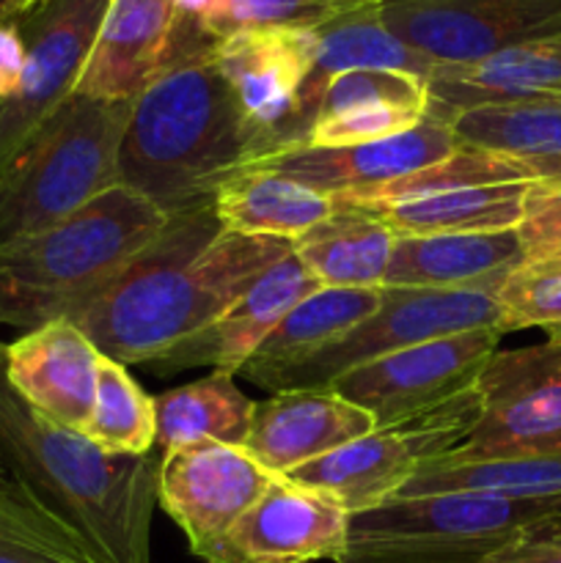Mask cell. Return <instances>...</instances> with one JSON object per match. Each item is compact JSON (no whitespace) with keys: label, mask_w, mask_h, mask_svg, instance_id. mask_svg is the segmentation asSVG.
Instances as JSON below:
<instances>
[{"label":"cell","mask_w":561,"mask_h":563,"mask_svg":"<svg viewBox=\"0 0 561 563\" xmlns=\"http://www.w3.org/2000/svg\"><path fill=\"white\" fill-rule=\"evenodd\" d=\"M517 234L528 262L561 258V185L534 181Z\"/></svg>","instance_id":"36"},{"label":"cell","mask_w":561,"mask_h":563,"mask_svg":"<svg viewBox=\"0 0 561 563\" xmlns=\"http://www.w3.org/2000/svg\"><path fill=\"white\" fill-rule=\"evenodd\" d=\"M482 416L476 385L427 412L405 418L286 473L289 482L339 504L346 515L377 509L394 498L418 467L465 443Z\"/></svg>","instance_id":"7"},{"label":"cell","mask_w":561,"mask_h":563,"mask_svg":"<svg viewBox=\"0 0 561 563\" xmlns=\"http://www.w3.org/2000/svg\"><path fill=\"white\" fill-rule=\"evenodd\" d=\"M44 3H50V0H9V22L31 14V11H36L38 5H44Z\"/></svg>","instance_id":"40"},{"label":"cell","mask_w":561,"mask_h":563,"mask_svg":"<svg viewBox=\"0 0 561 563\" xmlns=\"http://www.w3.org/2000/svg\"><path fill=\"white\" fill-rule=\"evenodd\" d=\"M383 300V289H336L322 286L306 300L297 302L273 333L262 341L251 361L240 368L248 383L264 385L273 374L306 361L322 346L333 344L350 333L355 324L372 317Z\"/></svg>","instance_id":"29"},{"label":"cell","mask_w":561,"mask_h":563,"mask_svg":"<svg viewBox=\"0 0 561 563\" xmlns=\"http://www.w3.org/2000/svg\"><path fill=\"white\" fill-rule=\"evenodd\" d=\"M0 22H9V0H0Z\"/></svg>","instance_id":"43"},{"label":"cell","mask_w":561,"mask_h":563,"mask_svg":"<svg viewBox=\"0 0 561 563\" xmlns=\"http://www.w3.org/2000/svg\"><path fill=\"white\" fill-rule=\"evenodd\" d=\"M108 5L110 0H50L14 20L25 38V69L14 97L0 102V174L75 93Z\"/></svg>","instance_id":"11"},{"label":"cell","mask_w":561,"mask_h":563,"mask_svg":"<svg viewBox=\"0 0 561 563\" xmlns=\"http://www.w3.org/2000/svg\"><path fill=\"white\" fill-rule=\"evenodd\" d=\"M256 401L248 399L234 383V374L212 372L182 388L165 390L154 399L157 445L163 451L215 440L245 445Z\"/></svg>","instance_id":"30"},{"label":"cell","mask_w":561,"mask_h":563,"mask_svg":"<svg viewBox=\"0 0 561 563\" xmlns=\"http://www.w3.org/2000/svg\"><path fill=\"white\" fill-rule=\"evenodd\" d=\"M339 9H358V5H383L388 0H336Z\"/></svg>","instance_id":"41"},{"label":"cell","mask_w":561,"mask_h":563,"mask_svg":"<svg viewBox=\"0 0 561 563\" xmlns=\"http://www.w3.org/2000/svg\"><path fill=\"white\" fill-rule=\"evenodd\" d=\"M374 429V418L333 388L278 390L256 405L242 449L267 473L286 476Z\"/></svg>","instance_id":"19"},{"label":"cell","mask_w":561,"mask_h":563,"mask_svg":"<svg viewBox=\"0 0 561 563\" xmlns=\"http://www.w3.org/2000/svg\"><path fill=\"white\" fill-rule=\"evenodd\" d=\"M443 493H487L506 498H561L559 454L498 456V460H435L394 498H424Z\"/></svg>","instance_id":"31"},{"label":"cell","mask_w":561,"mask_h":563,"mask_svg":"<svg viewBox=\"0 0 561 563\" xmlns=\"http://www.w3.org/2000/svg\"><path fill=\"white\" fill-rule=\"evenodd\" d=\"M339 11L336 0H215L204 27L220 42L262 27H319Z\"/></svg>","instance_id":"35"},{"label":"cell","mask_w":561,"mask_h":563,"mask_svg":"<svg viewBox=\"0 0 561 563\" xmlns=\"http://www.w3.org/2000/svg\"><path fill=\"white\" fill-rule=\"evenodd\" d=\"M317 289H322V284L308 273L295 253H289L273 264L245 295L237 297L215 322L146 366L157 374H176L201 366L223 374H240L262 341L273 333L275 324Z\"/></svg>","instance_id":"16"},{"label":"cell","mask_w":561,"mask_h":563,"mask_svg":"<svg viewBox=\"0 0 561 563\" xmlns=\"http://www.w3.org/2000/svg\"><path fill=\"white\" fill-rule=\"evenodd\" d=\"M174 20L170 0H110L75 91L132 102L160 69Z\"/></svg>","instance_id":"23"},{"label":"cell","mask_w":561,"mask_h":563,"mask_svg":"<svg viewBox=\"0 0 561 563\" xmlns=\"http://www.w3.org/2000/svg\"><path fill=\"white\" fill-rule=\"evenodd\" d=\"M218 38L176 36L132 99L119 148V185L168 218L212 201L231 174L267 154L215 60Z\"/></svg>","instance_id":"2"},{"label":"cell","mask_w":561,"mask_h":563,"mask_svg":"<svg viewBox=\"0 0 561 563\" xmlns=\"http://www.w3.org/2000/svg\"><path fill=\"white\" fill-rule=\"evenodd\" d=\"M77 432L113 454L146 456L157 443L154 399L143 394L127 366L102 355L97 374L94 407Z\"/></svg>","instance_id":"33"},{"label":"cell","mask_w":561,"mask_h":563,"mask_svg":"<svg viewBox=\"0 0 561 563\" xmlns=\"http://www.w3.org/2000/svg\"><path fill=\"white\" fill-rule=\"evenodd\" d=\"M292 242L226 231L212 201L168 218L157 240L72 322L121 366L152 363L245 295Z\"/></svg>","instance_id":"1"},{"label":"cell","mask_w":561,"mask_h":563,"mask_svg":"<svg viewBox=\"0 0 561 563\" xmlns=\"http://www.w3.org/2000/svg\"><path fill=\"white\" fill-rule=\"evenodd\" d=\"M132 102L72 93L0 174V247L28 240L119 185Z\"/></svg>","instance_id":"5"},{"label":"cell","mask_w":561,"mask_h":563,"mask_svg":"<svg viewBox=\"0 0 561 563\" xmlns=\"http://www.w3.org/2000/svg\"><path fill=\"white\" fill-rule=\"evenodd\" d=\"M25 69V38L16 22H0V102L14 97Z\"/></svg>","instance_id":"38"},{"label":"cell","mask_w":561,"mask_h":563,"mask_svg":"<svg viewBox=\"0 0 561 563\" xmlns=\"http://www.w3.org/2000/svg\"><path fill=\"white\" fill-rule=\"evenodd\" d=\"M484 563H561V528L517 539Z\"/></svg>","instance_id":"37"},{"label":"cell","mask_w":561,"mask_h":563,"mask_svg":"<svg viewBox=\"0 0 561 563\" xmlns=\"http://www.w3.org/2000/svg\"><path fill=\"white\" fill-rule=\"evenodd\" d=\"M212 207L226 231L295 242L333 212L336 198L273 170L242 168L215 190Z\"/></svg>","instance_id":"28"},{"label":"cell","mask_w":561,"mask_h":563,"mask_svg":"<svg viewBox=\"0 0 561 563\" xmlns=\"http://www.w3.org/2000/svg\"><path fill=\"white\" fill-rule=\"evenodd\" d=\"M99 361L102 352L72 319H53L3 346V377L38 416L77 432L94 407Z\"/></svg>","instance_id":"17"},{"label":"cell","mask_w":561,"mask_h":563,"mask_svg":"<svg viewBox=\"0 0 561 563\" xmlns=\"http://www.w3.org/2000/svg\"><path fill=\"white\" fill-rule=\"evenodd\" d=\"M501 306V333L539 328L561 344V258L522 262L495 291Z\"/></svg>","instance_id":"34"},{"label":"cell","mask_w":561,"mask_h":563,"mask_svg":"<svg viewBox=\"0 0 561 563\" xmlns=\"http://www.w3.org/2000/svg\"><path fill=\"white\" fill-rule=\"evenodd\" d=\"M526 262L517 229L482 234L396 236L385 286L435 291H498Z\"/></svg>","instance_id":"21"},{"label":"cell","mask_w":561,"mask_h":563,"mask_svg":"<svg viewBox=\"0 0 561 563\" xmlns=\"http://www.w3.org/2000/svg\"><path fill=\"white\" fill-rule=\"evenodd\" d=\"M215 0H170L174 5V16H182V20H201L209 14Z\"/></svg>","instance_id":"39"},{"label":"cell","mask_w":561,"mask_h":563,"mask_svg":"<svg viewBox=\"0 0 561 563\" xmlns=\"http://www.w3.org/2000/svg\"><path fill=\"white\" fill-rule=\"evenodd\" d=\"M460 148L449 121L427 115L418 126L383 141L358 146L314 148L292 146L267 154L245 168H264L289 176L311 190L333 198H358L377 187L429 168Z\"/></svg>","instance_id":"15"},{"label":"cell","mask_w":561,"mask_h":563,"mask_svg":"<svg viewBox=\"0 0 561 563\" xmlns=\"http://www.w3.org/2000/svg\"><path fill=\"white\" fill-rule=\"evenodd\" d=\"M451 130L462 146L498 154L534 181L561 185V99L462 110Z\"/></svg>","instance_id":"27"},{"label":"cell","mask_w":561,"mask_h":563,"mask_svg":"<svg viewBox=\"0 0 561 563\" xmlns=\"http://www.w3.org/2000/svg\"><path fill=\"white\" fill-rule=\"evenodd\" d=\"M501 335L487 328L424 341L341 374L330 388L366 410L377 427H391L473 388Z\"/></svg>","instance_id":"12"},{"label":"cell","mask_w":561,"mask_h":563,"mask_svg":"<svg viewBox=\"0 0 561 563\" xmlns=\"http://www.w3.org/2000/svg\"><path fill=\"white\" fill-rule=\"evenodd\" d=\"M273 478L240 445L201 440L165 451L157 467V504L182 528L193 555L204 563H229L231 531Z\"/></svg>","instance_id":"10"},{"label":"cell","mask_w":561,"mask_h":563,"mask_svg":"<svg viewBox=\"0 0 561 563\" xmlns=\"http://www.w3.org/2000/svg\"><path fill=\"white\" fill-rule=\"evenodd\" d=\"M168 214L113 185L61 223L0 247V328L75 319L152 245Z\"/></svg>","instance_id":"4"},{"label":"cell","mask_w":561,"mask_h":563,"mask_svg":"<svg viewBox=\"0 0 561 563\" xmlns=\"http://www.w3.org/2000/svg\"><path fill=\"white\" fill-rule=\"evenodd\" d=\"M427 82L429 115L449 124L482 104L561 99V38L501 49L473 64H438Z\"/></svg>","instance_id":"22"},{"label":"cell","mask_w":561,"mask_h":563,"mask_svg":"<svg viewBox=\"0 0 561 563\" xmlns=\"http://www.w3.org/2000/svg\"><path fill=\"white\" fill-rule=\"evenodd\" d=\"M0 563H102L91 544L25 482L0 493Z\"/></svg>","instance_id":"32"},{"label":"cell","mask_w":561,"mask_h":563,"mask_svg":"<svg viewBox=\"0 0 561 563\" xmlns=\"http://www.w3.org/2000/svg\"><path fill=\"white\" fill-rule=\"evenodd\" d=\"M0 456L50 509L58 511L102 563H152L157 467L152 456L113 454L28 407L3 377Z\"/></svg>","instance_id":"3"},{"label":"cell","mask_w":561,"mask_h":563,"mask_svg":"<svg viewBox=\"0 0 561 563\" xmlns=\"http://www.w3.org/2000/svg\"><path fill=\"white\" fill-rule=\"evenodd\" d=\"M11 478H14V473L9 471V465H6V462H3V456H0V493H3V489H6V484H9Z\"/></svg>","instance_id":"42"},{"label":"cell","mask_w":561,"mask_h":563,"mask_svg":"<svg viewBox=\"0 0 561 563\" xmlns=\"http://www.w3.org/2000/svg\"><path fill=\"white\" fill-rule=\"evenodd\" d=\"M317 53V27L240 31L220 38L215 47L218 69L229 80L245 119L267 143V154L300 146V91L311 75Z\"/></svg>","instance_id":"14"},{"label":"cell","mask_w":561,"mask_h":563,"mask_svg":"<svg viewBox=\"0 0 561 563\" xmlns=\"http://www.w3.org/2000/svg\"><path fill=\"white\" fill-rule=\"evenodd\" d=\"M501 330V306L493 291H435V289H394L385 286L380 308L372 317L322 346L306 361L273 374L262 385L270 394L278 390L330 388L341 374L358 366L468 330Z\"/></svg>","instance_id":"8"},{"label":"cell","mask_w":561,"mask_h":563,"mask_svg":"<svg viewBox=\"0 0 561 563\" xmlns=\"http://www.w3.org/2000/svg\"><path fill=\"white\" fill-rule=\"evenodd\" d=\"M350 515L324 495L275 476L229 537V563H314L344 559Z\"/></svg>","instance_id":"18"},{"label":"cell","mask_w":561,"mask_h":563,"mask_svg":"<svg viewBox=\"0 0 561 563\" xmlns=\"http://www.w3.org/2000/svg\"><path fill=\"white\" fill-rule=\"evenodd\" d=\"M319 53L306 86L300 91V110H297V135L300 146L306 143L311 121L317 115L322 93L328 82L341 71L352 69H388L407 71V75L427 77L435 71V60L402 42L396 33L380 20V5H358L341 9L328 22L317 27Z\"/></svg>","instance_id":"24"},{"label":"cell","mask_w":561,"mask_h":563,"mask_svg":"<svg viewBox=\"0 0 561 563\" xmlns=\"http://www.w3.org/2000/svg\"><path fill=\"white\" fill-rule=\"evenodd\" d=\"M482 416L440 460L559 454L561 451V344L495 352L476 383Z\"/></svg>","instance_id":"9"},{"label":"cell","mask_w":561,"mask_h":563,"mask_svg":"<svg viewBox=\"0 0 561 563\" xmlns=\"http://www.w3.org/2000/svg\"><path fill=\"white\" fill-rule=\"evenodd\" d=\"M534 181L449 187L396 201H346L383 218L399 236L482 234L517 229Z\"/></svg>","instance_id":"26"},{"label":"cell","mask_w":561,"mask_h":563,"mask_svg":"<svg viewBox=\"0 0 561 563\" xmlns=\"http://www.w3.org/2000/svg\"><path fill=\"white\" fill-rule=\"evenodd\" d=\"M561 498L443 493L350 515L339 563H484L531 533L559 531Z\"/></svg>","instance_id":"6"},{"label":"cell","mask_w":561,"mask_h":563,"mask_svg":"<svg viewBox=\"0 0 561 563\" xmlns=\"http://www.w3.org/2000/svg\"><path fill=\"white\" fill-rule=\"evenodd\" d=\"M429 115L427 77L388 69L341 71L328 82L302 146L339 148L383 141Z\"/></svg>","instance_id":"20"},{"label":"cell","mask_w":561,"mask_h":563,"mask_svg":"<svg viewBox=\"0 0 561 563\" xmlns=\"http://www.w3.org/2000/svg\"><path fill=\"white\" fill-rule=\"evenodd\" d=\"M380 20L435 64H473L561 38V0H388Z\"/></svg>","instance_id":"13"},{"label":"cell","mask_w":561,"mask_h":563,"mask_svg":"<svg viewBox=\"0 0 561 563\" xmlns=\"http://www.w3.org/2000/svg\"><path fill=\"white\" fill-rule=\"evenodd\" d=\"M396 231L358 203L336 201V209L292 242V253L322 286L385 289Z\"/></svg>","instance_id":"25"}]
</instances>
